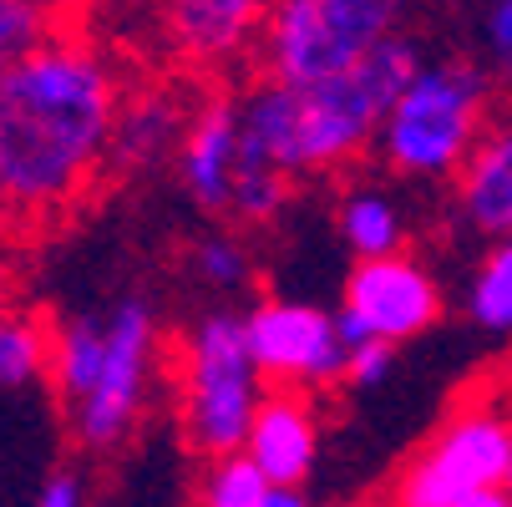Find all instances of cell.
Masks as SVG:
<instances>
[{
    "instance_id": "8fae6325",
    "label": "cell",
    "mask_w": 512,
    "mask_h": 507,
    "mask_svg": "<svg viewBox=\"0 0 512 507\" xmlns=\"http://www.w3.org/2000/svg\"><path fill=\"white\" fill-rule=\"evenodd\" d=\"M178 183L183 193L213 213L229 219V193H234V173H239V102L234 97H213L188 117V132L178 142Z\"/></svg>"
},
{
    "instance_id": "f1b7e54d",
    "label": "cell",
    "mask_w": 512,
    "mask_h": 507,
    "mask_svg": "<svg viewBox=\"0 0 512 507\" xmlns=\"http://www.w3.org/2000/svg\"><path fill=\"white\" fill-rule=\"evenodd\" d=\"M31 6H41V11H51V16H56V6H61V0H31Z\"/></svg>"
},
{
    "instance_id": "83f0119b",
    "label": "cell",
    "mask_w": 512,
    "mask_h": 507,
    "mask_svg": "<svg viewBox=\"0 0 512 507\" xmlns=\"http://www.w3.org/2000/svg\"><path fill=\"white\" fill-rule=\"evenodd\" d=\"M6 310H11V284L0 279V315H6Z\"/></svg>"
},
{
    "instance_id": "f546056e",
    "label": "cell",
    "mask_w": 512,
    "mask_h": 507,
    "mask_svg": "<svg viewBox=\"0 0 512 507\" xmlns=\"http://www.w3.org/2000/svg\"><path fill=\"white\" fill-rule=\"evenodd\" d=\"M502 487H507V492H512V462H507V482H502Z\"/></svg>"
},
{
    "instance_id": "603a6c76",
    "label": "cell",
    "mask_w": 512,
    "mask_h": 507,
    "mask_svg": "<svg viewBox=\"0 0 512 507\" xmlns=\"http://www.w3.org/2000/svg\"><path fill=\"white\" fill-rule=\"evenodd\" d=\"M482 51H487V71L512 82V0H487L482 11Z\"/></svg>"
},
{
    "instance_id": "44dd1931",
    "label": "cell",
    "mask_w": 512,
    "mask_h": 507,
    "mask_svg": "<svg viewBox=\"0 0 512 507\" xmlns=\"http://www.w3.org/2000/svg\"><path fill=\"white\" fill-rule=\"evenodd\" d=\"M264 497H269V477L244 452L213 457L198 482V507H259Z\"/></svg>"
},
{
    "instance_id": "d4e9b609",
    "label": "cell",
    "mask_w": 512,
    "mask_h": 507,
    "mask_svg": "<svg viewBox=\"0 0 512 507\" xmlns=\"http://www.w3.org/2000/svg\"><path fill=\"white\" fill-rule=\"evenodd\" d=\"M36 507H87V482H82L77 472H56V477L41 487Z\"/></svg>"
},
{
    "instance_id": "ffe728a7",
    "label": "cell",
    "mask_w": 512,
    "mask_h": 507,
    "mask_svg": "<svg viewBox=\"0 0 512 507\" xmlns=\"http://www.w3.org/2000/svg\"><path fill=\"white\" fill-rule=\"evenodd\" d=\"M188 269L203 289H213V295H239V289L249 284V249L239 234L218 229V234H203L193 249H188Z\"/></svg>"
},
{
    "instance_id": "d6986e66",
    "label": "cell",
    "mask_w": 512,
    "mask_h": 507,
    "mask_svg": "<svg viewBox=\"0 0 512 507\" xmlns=\"http://www.w3.org/2000/svg\"><path fill=\"white\" fill-rule=\"evenodd\" d=\"M467 320L487 335H512V239H492L472 284H467Z\"/></svg>"
},
{
    "instance_id": "ac0fdd59",
    "label": "cell",
    "mask_w": 512,
    "mask_h": 507,
    "mask_svg": "<svg viewBox=\"0 0 512 507\" xmlns=\"http://www.w3.org/2000/svg\"><path fill=\"white\" fill-rule=\"evenodd\" d=\"M289 188H295V178H289L279 163L259 158L244 148V137H239V173H234V193H229V219L239 224H274L284 203H289Z\"/></svg>"
},
{
    "instance_id": "3957f363",
    "label": "cell",
    "mask_w": 512,
    "mask_h": 507,
    "mask_svg": "<svg viewBox=\"0 0 512 507\" xmlns=\"http://www.w3.org/2000/svg\"><path fill=\"white\" fill-rule=\"evenodd\" d=\"M492 117V71L477 61H421L391 102L376 148L401 178H457Z\"/></svg>"
},
{
    "instance_id": "4316f807",
    "label": "cell",
    "mask_w": 512,
    "mask_h": 507,
    "mask_svg": "<svg viewBox=\"0 0 512 507\" xmlns=\"http://www.w3.org/2000/svg\"><path fill=\"white\" fill-rule=\"evenodd\" d=\"M457 507H512V492H507V487H487V492H472V497H462Z\"/></svg>"
},
{
    "instance_id": "cb8c5ba5",
    "label": "cell",
    "mask_w": 512,
    "mask_h": 507,
    "mask_svg": "<svg viewBox=\"0 0 512 507\" xmlns=\"http://www.w3.org/2000/svg\"><path fill=\"white\" fill-rule=\"evenodd\" d=\"M391 371H396V345H386V340H365V345L350 350L345 381H350L355 391H376V386L391 381Z\"/></svg>"
},
{
    "instance_id": "7a4b0ae2",
    "label": "cell",
    "mask_w": 512,
    "mask_h": 507,
    "mask_svg": "<svg viewBox=\"0 0 512 507\" xmlns=\"http://www.w3.org/2000/svg\"><path fill=\"white\" fill-rule=\"evenodd\" d=\"M421 46L401 31L365 51L355 66L320 77L310 87H295V142H289V168L300 173H335L355 163L365 148H376L381 122L401 87L416 77Z\"/></svg>"
},
{
    "instance_id": "5b68a950",
    "label": "cell",
    "mask_w": 512,
    "mask_h": 507,
    "mask_svg": "<svg viewBox=\"0 0 512 507\" xmlns=\"http://www.w3.org/2000/svg\"><path fill=\"white\" fill-rule=\"evenodd\" d=\"M426 0H269L259 61L264 77L284 87H310L355 66L365 51L401 36Z\"/></svg>"
},
{
    "instance_id": "2e32d148",
    "label": "cell",
    "mask_w": 512,
    "mask_h": 507,
    "mask_svg": "<svg viewBox=\"0 0 512 507\" xmlns=\"http://www.w3.org/2000/svg\"><path fill=\"white\" fill-rule=\"evenodd\" d=\"M335 229H340V244L355 254V264L360 259H391V254L406 249V213L381 188H350V193H340Z\"/></svg>"
},
{
    "instance_id": "7c38bea8",
    "label": "cell",
    "mask_w": 512,
    "mask_h": 507,
    "mask_svg": "<svg viewBox=\"0 0 512 507\" xmlns=\"http://www.w3.org/2000/svg\"><path fill=\"white\" fill-rule=\"evenodd\" d=\"M269 0H168V41L198 66H229L244 51H259Z\"/></svg>"
},
{
    "instance_id": "9a60e30c",
    "label": "cell",
    "mask_w": 512,
    "mask_h": 507,
    "mask_svg": "<svg viewBox=\"0 0 512 507\" xmlns=\"http://www.w3.org/2000/svg\"><path fill=\"white\" fill-rule=\"evenodd\" d=\"M102 355H107V315H66L51 325V391L61 401V411H71L97 381L102 371Z\"/></svg>"
},
{
    "instance_id": "4fadbf2b",
    "label": "cell",
    "mask_w": 512,
    "mask_h": 507,
    "mask_svg": "<svg viewBox=\"0 0 512 507\" xmlns=\"http://www.w3.org/2000/svg\"><path fill=\"white\" fill-rule=\"evenodd\" d=\"M462 224L487 239H512V102L487 117V132L457 173Z\"/></svg>"
},
{
    "instance_id": "484cf974",
    "label": "cell",
    "mask_w": 512,
    "mask_h": 507,
    "mask_svg": "<svg viewBox=\"0 0 512 507\" xmlns=\"http://www.w3.org/2000/svg\"><path fill=\"white\" fill-rule=\"evenodd\" d=\"M259 507H315L300 487H269V497L259 502Z\"/></svg>"
},
{
    "instance_id": "52a82bcc",
    "label": "cell",
    "mask_w": 512,
    "mask_h": 507,
    "mask_svg": "<svg viewBox=\"0 0 512 507\" xmlns=\"http://www.w3.org/2000/svg\"><path fill=\"white\" fill-rule=\"evenodd\" d=\"M512 462V416L492 401L457 406L421 442L391 487V507H457L472 492L502 487Z\"/></svg>"
},
{
    "instance_id": "7402d4cb",
    "label": "cell",
    "mask_w": 512,
    "mask_h": 507,
    "mask_svg": "<svg viewBox=\"0 0 512 507\" xmlns=\"http://www.w3.org/2000/svg\"><path fill=\"white\" fill-rule=\"evenodd\" d=\"M51 31V11L31 6V0H0V82L6 71ZM0 219H6V198H0Z\"/></svg>"
},
{
    "instance_id": "9c48e42d",
    "label": "cell",
    "mask_w": 512,
    "mask_h": 507,
    "mask_svg": "<svg viewBox=\"0 0 512 507\" xmlns=\"http://www.w3.org/2000/svg\"><path fill=\"white\" fill-rule=\"evenodd\" d=\"M249 355L264 381H284L289 391H325L345 381L350 345L330 310L310 300H259L244 315Z\"/></svg>"
},
{
    "instance_id": "30bf717a",
    "label": "cell",
    "mask_w": 512,
    "mask_h": 507,
    "mask_svg": "<svg viewBox=\"0 0 512 507\" xmlns=\"http://www.w3.org/2000/svg\"><path fill=\"white\" fill-rule=\"evenodd\" d=\"M244 457L269 477V487H305L320 462V411L310 391H264Z\"/></svg>"
},
{
    "instance_id": "e0dca14e",
    "label": "cell",
    "mask_w": 512,
    "mask_h": 507,
    "mask_svg": "<svg viewBox=\"0 0 512 507\" xmlns=\"http://www.w3.org/2000/svg\"><path fill=\"white\" fill-rule=\"evenodd\" d=\"M51 325L36 310L0 315V391H26L51 376Z\"/></svg>"
},
{
    "instance_id": "5bb4252c",
    "label": "cell",
    "mask_w": 512,
    "mask_h": 507,
    "mask_svg": "<svg viewBox=\"0 0 512 507\" xmlns=\"http://www.w3.org/2000/svg\"><path fill=\"white\" fill-rule=\"evenodd\" d=\"M188 132V107L178 92L148 87V92H132L117 107L112 122V142H107V168L122 178L137 173H153L168 158H178V142Z\"/></svg>"
},
{
    "instance_id": "8992f818",
    "label": "cell",
    "mask_w": 512,
    "mask_h": 507,
    "mask_svg": "<svg viewBox=\"0 0 512 507\" xmlns=\"http://www.w3.org/2000/svg\"><path fill=\"white\" fill-rule=\"evenodd\" d=\"M153 360H158V305L132 289L107 310V355L92 391L66 411L71 442L82 452L107 457L137 431V416L148 406Z\"/></svg>"
},
{
    "instance_id": "277c9868",
    "label": "cell",
    "mask_w": 512,
    "mask_h": 507,
    "mask_svg": "<svg viewBox=\"0 0 512 507\" xmlns=\"http://www.w3.org/2000/svg\"><path fill=\"white\" fill-rule=\"evenodd\" d=\"M264 401V376L249 355L244 315L203 310L178 345V426L198 457L244 452L254 411Z\"/></svg>"
},
{
    "instance_id": "6da1fadb",
    "label": "cell",
    "mask_w": 512,
    "mask_h": 507,
    "mask_svg": "<svg viewBox=\"0 0 512 507\" xmlns=\"http://www.w3.org/2000/svg\"><path fill=\"white\" fill-rule=\"evenodd\" d=\"M122 82L87 36L46 31L0 82L6 219H56L107 168Z\"/></svg>"
},
{
    "instance_id": "ba28073f",
    "label": "cell",
    "mask_w": 512,
    "mask_h": 507,
    "mask_svg": "<svg viewBox=\"0 0 512 507\" xmlns=\"http://www.w3.org/2000/svg\"><path fill=\"white\" fill-rule=\"evenodd\" d=\"M442 320V284L406 249L391 259H360L345 279V305L335 310L340 340L355 350L365 340L411 345Z\"/></svg>"
}]
</instances>
